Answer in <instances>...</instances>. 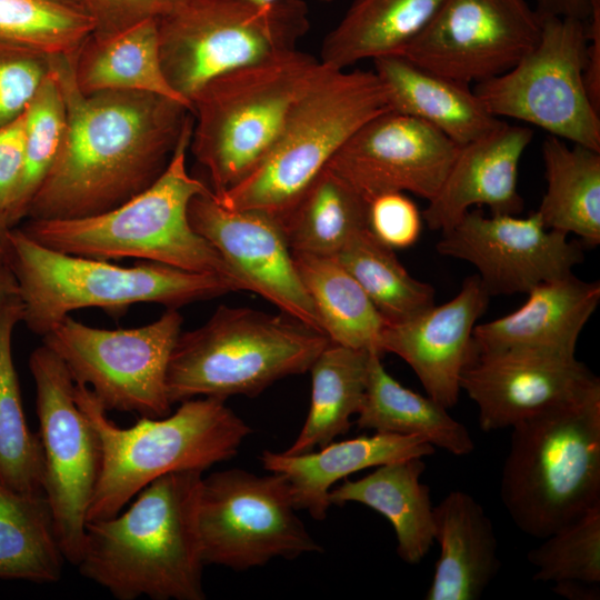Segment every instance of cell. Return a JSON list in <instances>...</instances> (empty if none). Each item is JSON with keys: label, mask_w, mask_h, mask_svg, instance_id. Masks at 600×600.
Wrapping results in <instances>:
<instances>
[{"label": "cell", "mask_w": 600, "mask_h": 600, "mask_svg": "<svg viewBox=\"0 0 600 600\" xmlns=\"http://www.w3.org/2000/svg\"><path fill=\"white\" fill-rule=\"evenodd\" d=\"M309 29L303 0H184L158 19L162 69L190 103L209 80L297 49Z\"/></svg>", "instance_id": "obj_10"}, {"label": "cell", "mask_w": 600, "mask_h": 600, "mask_svg": "<svg viewBox=\"0 0 600 600\" xmlns=\"http://www.w3.org/2000/svg\"><path fill=\"white\" fill-rule=\"evenodd\" d=\"M66 1H69V2H72L74 4H78V6H81L83 7V3H82V0H66ZM84 8V7H83ZM86 9V8H84Z\"/></svg>", "instance_id": "obj_50"}, {"label": "cell", "mask_w": 600, "mask_h": 600, "mask_svg": "<svg viewBox=\"0 0 600 600\" xmlns=\"http://www.w3.org/2000/svg\"><path fill=\"white\" fill-rule=\"evenodd\" d=\"M541 24L526 0H444L399 54L469 86L511 69L537 46Z\"/></svg>", "instance_id": "obj_15"}, {"label": "cell", "mask_w": 600, "mask_h": 600, "mask_svg": "<svg viewBox=\"0 0 600 600\" xmlns=\"http://www.w3.org/2000/svg\"><path fill=\"white\" fill-rule=\"evenodd\" d=\"M188 216L193 230L218 251L242 290L260 294L282 313L323 333L276 218L254 209H228L211 189L191 200Z\"/></svg>", "instance_id": "obj_18"}, {"label": "cell", "mask_w": 600, "mask_h": 600, "mask_svg": "<svg viewBox=\"0 0 600 600\" xmlns=\"http://www.w3.org/2000/svg\"><path fill=\"white\" fill-rule=\"evenodd\" d=\"M78 406L94 427L101 468L87 521L116 516L150 482L178 471H201L233 458L252 429L223 400L198 397L161 418L128 428L108 417L94 393L74 384Z\"/></svg>", "instance_id": "obj_5"}, {"label": "cell", "mask_w": 600, "mask_h": 600, "mask_svg": "<svg viewBox=\"0 0 600 600\" xmlns=\"http://www.w3.org/2000/svg\"><path fill=\"white\" fill-rule=\"evenodd\" d=\"M8 264L21 303V322L41 338L71 312L124 310L136 303L178 309L239 291L229 278L143 261L122 267L108 260L47 248L20 228L9 236Z\"/></svg>", "instance_id": "obj_4"}, {"label": "cell", "mask_w": 600, "mask_h": 600, "mask_svg": "<svg viewBox=\"0 0 600 600\" xmlns=\"http://www.w3.org/2000/svg\"><path fill=\"white\" fill-rule=\"evenodd\" d=\"M547 190L536 211L543 226L578 236L584 244L600 243V151L554 136L541 148Z\"/></svg>", "instance_id": "obj_30"}, {"label": "cell", "mask_w": 600, "mask_h": 600, "mask_svg": "<svg viewBox=\"0 0 600 600\" xmlns=\"http://www.w3.org/2000/svg\"><path fill=\"white\" fill-rule=\"evenodd\" d=\"M246 1H249V2H252V3H256V4H271V3H274L279 0H246ZM320 1H323V2H331L333 0H320Z\"/></svg>", "instance_id": "obj_49"}, {"label": "cell", "mask_w": 600, "mask_h": 600, "mask_svg": "<svg viewBox=\"0 0 600 600\" xmlns=\"http://www.w3.org/2000/svg\"><path fill=\"white\" fill-rule=\"evenodd\" d=\"M202 472L164 474L116 516L87 521L80 573L118 600H203Z\"/></svg>", "instance_id": "obj_2"}, {"label": "cell", "mask_w": 600, "mask_h": 600, "mask_svg": "<svg viewBox=\"0 0 600 600\" xmlns=\"http://www.w3.org/2000/svg\"><path fill=\"white\" fill-rule=\"evenodd\" d=\"M434 449L417 436L374 432L332 441L319 451L301 454L263 450L260 460L267 471L287 477L297 510L323 520L331 506L329 492L338 481L368 468L431 456Z\"/></svg>", "instance_id": "obj_23"}, {"label": "cell", "mask_w": 600, "mask_h": 600, "mask_svg": "<svg viewBox=\"0 0 600 600\" xmlns=\"http://www.w3.org/2000/svg\"><path fill=\"white\" fill-rule=\"evenodd\" d=\"M500 496L538 539L600 503V386L512 427Z\"/></svg>", "instance_id": "obj_6"}, {"label": "cell", "mask_w": 600, "mask_h": 600, "mask_svg": "<svg viewBox=\"0 0 600 600\" xmlns=\"http://www.w3.org/2000/svg\"><path fill=\"white\" fill-rule=\"evenodd\" d=\"M460 146L433 126L392 110L364 122L327 168L368 203L389 192L428 201L442 186Z\"/></svg>", "instance_id": "obj_17"}, {"label": "cell", "mask_w": 600, "mask_h": 600, "mask_svg": "<svg viewBox=\"0 0 600 600\" xmlns=\"http://www.w3.org/2000/svg\"><path fill=\"white\" fill-rule=\"evenodd\" d=\"M182 322L173 308L148 324L120 329L92 327L70 314L41 339L108 412L161 418L171 412L167 371Z\"/></svg>", "instance_id": "obj_11"}, {"label": "cell", "mask_w": 600, "mask_h": 600, "mask_svg": "<svg viewBox=\"0 0 600 600\" xmlns=\"http://www.w3.org/2000/svg\"><path fill=\"white\" fill-rule=\"evenodd\" d=\"M78 89L148 92L187 106L168 82L161 63L158 19H148L109 36L91 33L71 54Z\"/></svg>", "instance_id": "obj_27"}, {"label": "cell", "mask_w": 600, "mask_h": 600, "mask_svg": "<svg viewBox=\"0 0 600 600\" xmlns=\"http://www.w3.org/2000/svg\"><path fill=\"white\" fill-rule=\"evenodd\" d=\"M323 64L298 49L222 73L191 98L189 150L222 193L268 154L290 111Z\"/></svg>", "instance_id": "obj_7"}, {"label": "cell", "mask_w": 600, "mask_h": 600, "mask_svg": "<svg viewBox=\"0 0 600 600\" xmlns=\"http://www.w3.org/2000/svg\"><path fill=\"white\" fill-rule=\"evenodd\" d=\"M0 40V128L23 114L52 71V58Z\"/></svg>", "instance_id": "obj_40"}, {"label": "cell", "mask_w": 600, "mask_h": 600, "mask_svg": "<svg viewBox=\"0 0 600 600\" xmlns=\"http://www.w3.org/2000/svg\"><path fill=\"white\" fill-rule=\"evenodd\" d=\"M18 298L14 276L6 261L0 260V311Z\"/></svg>", "instance_id": "obj_47"}, {"label": "cell", "mask_w": 600, "mask_h": 600, "mask_svg": "<svg viewBox=\"0 0 600 600\" xmlns=\"http://www.w3.org/2000/svg\"><path fill=\"white\" fill-rule=\"evenodd\" d=\"M433 540L440 546L427 600L479 599L500 569L491 520L469 493L449 492L433 507Z\"/></svg>", "instance_id": "obj_24"}, {"label": "cell", "mask_w": 600, "mask_h": 600, "mask_svg": "<svg viewBox=\"0 0 600 600\" xmlns=\"http://www.w3.org/2000/svg\"><path fill=\"white\" fill-rule=\"evenodd\" d=\"M19 298L0 311V483L44 494V463L38 433L30 430L13 361L12 340L21 322Z\"/></svg>", "instance_id": "obj_35"}, {"label": "cell", "mask_w": 600, "mask_h": 600, "mask_svg": "<svg viewBox=\"0 0 600 600\" xmlns=\"http://www.w3.org/2000/svg\"><path fill=\"white\" fill-rule=\"evenodd\" d=\"M296 511L283 473L232 468L202 478L198 526L204 564L243 571L274 558L321 552Z\"/></svg>", "instance_id": "obj_13"}, {"label": "cell", "mask_w": 600, "mask_h": 600, "mask_svg": "<svg viewBox=\"0 0 600 600\" xmlns=\"http://www.w3.org/2000/svg\"><path fill=\"white\" fill-rule=\"evenodd\" d=\"M444 0H353L323 38L319 60L346 69L361 60L399 54Z\"/></svg>", "instance_id": "obj_28"}, {"label": "cell", "mask_w": 600, "mask_h": 600, "mask_svg": "<svg viewBox=\"0 0 600 600\" xmlns=\"http://www.w3.org/2000/svg\"><path fill=\"white\" fill-rule=\"evenodd\" d=\"M66 127V103L52 69L24 111V162L8 217L11 228L26 219L33 197L58 157Z\"/></svg>", "instance_id": "obj_38"}, {"label": "cell", "mask_w": 600, "mask_h": 600, "mask_svg": "<svg viewBox=\"0 0 600 600\" xmlns=\"http://www.w3.org/2000/svg\"><path fill=\"white\" fill-rule=\"evenodd\" d=\"M594 0H537L540 17H564L587 21Z\"/></svg>", "instance_id": "obj_45"}, {"label": "cell", "mask_w": 600, "mask_h": 600, "mask_svg": "<svg viewBox=\"0 0 600 600\" xmlns=\"http://www.w3.org/2000/svg\"><path fill=\"white\" fill-rule=\"evenodd\" d=\"M489 297L478 274L468 277L448 302L387 323L380 338L381 352L404 360L431 399L446 409L453 407L461 391V374L473 356V329Z\"/></svg>", "instance_id": "obj_20"}, {"label": "cell", "mask_w": 600, "mask_h": 600, "mask_svg": "<svg viewBox=\"0 0 600 600\" xmlns=\"http://www.w3.org/2000/svg\"><path fill=\"white\" fill-rule=\"evenodd\" d=\"M533 131L502 122L493 131L460 146L438 193L421 213L431 230L453 228L472 206L491 214H519L518 167Z\"/></svg>", "instance_id": "obj_21"}, {"label": "cell", "mask_w": 600, "mask_h": 600, "mask_svg": "<svg viewBox=\"0 0 600 600\" xmlns=\"http://www.w3.org/2000/svg\"><path fill=\"white\" fill-rule=\"evenodd\" d=\"M66 561L47 497L0 483V579L53 583Z\"/></svg>", "instance_id": "obj_33"}, {"label": "cell", "mask_w": 600, "mask_h": 600, "mask_svg": "<svg viewBox=\"0 0 600 600\" xmlns=\"http://www.w3.org/2000/svg\"><path fill=\"white\" fill-rule=\"evenodd\" d=\"M513 312L476 324L473 352L527 350L576 356L579 336L600 301V283L573 273L540 283Z\"/></svg>", "instance_id": "obj_22"}, {"label": "cell", "mask_w": 600, "mask_h": 600, "mask_svg": "<svg viewBox=\"0 0 600 600\" xmlns=\"http://www.w3.org/2000/svg\"><path fill=\"white\" fill-rule=\"evenodd\" d=\"M598 386L599 378L576 356L527 350L473 352L460 379L486 432L512 428Z\"/></svg>", "instance_id": "obj_19"}, {"label": "cell", "mask_w": 600, "mask_h": 600, "mask_svg": "<svg viewBox=\"0 0 600 600\" xmlns=\"http://www.w3.org/2000/svg\"><path fill=\"white\" fill-rule=\"evenodd\" d=\"M44 463L43 491L67 562L80 561L89 507L101 468L98 433L80 409L62 360L46 344L29 357Z\"/></svg>", "instance_id": "obj_14"}, {"label": "cell", "mask_w": 600, "mask_h": 600, "mask_svg": "<svg viewBox=\"0 0 600 600\" xmlns=\"http://www.w3.org/2000/svg\"><path fill=\"white\" fill-rule=\"evenodd\" d=\"M184 0H82L94 21L93 34L109 36L148 19H159Z\"/></svg>", "instance_id": "obj_42"}, {"label": "cell", "mask_w": 600, "mask_h": 600, "mask_svg": "<svg viewBox=\"0 0 600 600\" xmlns=\"http://www.w3.org/2000/svg\"><path fill=\"white\" fill-rule=\"evenodd\" d=\"M94 31L88 11L66 0H0V40L69 56Z\"/></svg>", "instance_id": "obj_37"}, {"label": "cell", "mask_w": 600, "mask_h": 600, "mask_svg": "<svg viewBox=\"0 0 600 600\" xmlns=\"http://www.w3.org/2000/svg\"><path fill=\"white\" fill-rule=\"evenodd\" d=\"M389 110L422 120L458 146L476 140L502 124L468 84L423 69L400 54L372 60Z\"/></svg>", "instance_id": "obj_25"}, {"label": "cell", "mask_w": 600, "mask_h": 600, "mask_svg": "<svg viewBox=\"0 0 600 600\" xmlns=\"http://www.w3.org/2000/svg\"><path fill=\"white\" fill-rule=\"evenodd\" d=\"M329 338L288 314L219 306L200 327L180 332L168 371L173 403L210 397H257L289 376L309 371Z\"/></svg>", "instance_id": "obj_8"}, {"label": "cell", "mask_w": 600, "mask_h": 600, "mask_svg": "<svg viewBox=\"0 0 600 600\" xmlns=\"http://www.w3.org/2000/svg\"><path fill=\"white\" fill-rule=\"evenodd\" d=\"M292 252L334 257L368 228V202L326 168L281 222Z\"/></svg>", "instance_id": "obj_34"}, {"label": "cell", "mask_w": 600, "mask_h": 600, "mask_svg": "<svg viewBox=\"0 0 600 600\" xmlns=\"http://www.w3.org/2000/svg\"><path fill=\"white\" fill-rule=\"evenodd\" d=\"M191 130L192 114L162 174L126 202L82 218L27 219L20 229L38 243L60 252L108 261L136 258L217 273L242 291L222 257L189 221L191 200L210 190L187 168Z\"/></svg>", "instance_id": "obj_3"}, {"label": "cell", "mask_w": 600, "mask_h": 600, "mask_svg": "<svg viewBox=\"0 0 600 600\" xmlns=\"http://www.w3.org/2000/svg\"><path fill=\"white\" fill-rule=\"evenodd\" d=\"M537 46L511 69L473 89L494 117L534 124L600 151V117L584 86L586 21L541 17Z\"/></svg>", "instance_id": "obj_12"}, {"label": "cell", "mask_w": 600, "mask_h": 600, "mask_svg": "<svg viewBox=\"0 0 600 600\" xmlns=\"http://www.w3.org/2000/svg\"><path fill=\"white\" fill-rule=\"evenodd\" d=\"M437 251L470 262L490 296L528 293L563 278L583 261L580 243L543 226L537 212L526 218L469 210L442 233Z\"/></svg>", "instance_id": "obj_16"}, {"label": "cell", "mask_w": 600, "mask_h": 600, "mask_svg": "<svg viewBox=\"0 0 600 600\" xmlns=\"http://www.w3.org/2000/svg\"><path fill=\"white\" fill-rule=\"evenodd\" d=\"M424 470L422 458L381 464L358 480L344 479L330 490L329 501L357 502L382 514L393 527L400 559L417 564L434 541L430 489L421 482Z\"/></svg>", "instance_id": "obj_26"}, {"label": "cell", "mask_w": 600, "mask_h": 600, "mask_svg": "<svg viewBox=\"0 0 600 600\" xmlns=\"http://www.w3.org/2000/svg\"><path fill=\"white\" fill-rule=\"evenodd\" d=\"M11 227L6 219L0 216V260L8 263L9 258V236Z\"/></svg>", "instance_id": "obj_48"}, {"label": "cell", "mask_w": 600, "mask_h": 600, "mask_svg": "<svg viewBox=\"0 0 600 600\" xmlns=\"http://www.w3.org/2000/svg\"><path fill=\"white\" fill-rule=\"evenodd\" d=\"M334 258L348 270L387 321L408 320L434 306L436 290L400 263L393 249L364 228Z\"/></svg>", "instance_id": "obj_36"}, {"label": "cell", "mask_w": 600, "mask_h": 600, "mask_svg": "<svg viewBox=\"0 0 600 600\" xmlns=\"http://www.w3.org/2000/svg\"><path fill=\"white\" fill-rule=\"evenodd\" d=\"M292 256L330 342L383 356L380 338L387 321L348 270L334 257Z\"/></svg>", "instance_id": "obj_31"}, {"label": "cell", "mask_w": 600, "mask_h": 600, "mask_svg": "<svg viewBox=\"0 0 600 600\" xmlns=\"http://www.w3.org/2000/svg\"><path fill=\"white\" fill-rule=\"evenodd\" d=\"M587 47L583 80L593 107L600 112V0H594L586 21Z\"/></svg>", "instance_id": "obj_44"}, {"label": "cell", "mask_w": 600, "mask_h": 600, "mask_svg": "<svg viewBox=\"0 0 600 600\" xmlns=\"http://www.w3.org/2000/svg\"><path fill=\"white\" fill-rule=\"evenodd\" d=\"M52 69L64 99L67 127L24 220L82 218L126 202L162 174L191 119L187 106L154 93H82L71 54L54 56Z\"/></svg>", "instance_id": "obj_1"}, {"label": "cell", "mask_w": 600, "mask_h": 600, "mask_svg": "<svg viewBox=\"0 0 600 600\" xmlns=\"http://www.w3.org/2000/svg\"><path fill=\"white\" fill-rule=\"evenodd\" d=\"M552 590L570 600H598L600 598L599 584L568 581L554 583Z\"/></svg>", "instance_id": "obj_46"}, {"label": "cell", "mask_w": 600, "mask_h": 600, "mask_svg": "<svg viewBox=\"0 0 600 600\" xmlns=\"http://www.w3.org/2000/svg\"><path fill=\"white\" fill-rule=\"evenodd\" d=\"M381 358L374 351L370 354L364 398L357 413L358 428L417 436L458 457L472 453L474 442L464 424L429 396L403 387L388 373Z\"/></svg>", "instance_id": "obj_29"}, {"label": "cell", "mask_w": 600, "mask_h": 600, "mask_svg": "<svg viewBox=\"0 0 600 600\" xmlns=\"http://www.w3.org/2000/svg\"><path fill=\"white\" fill-rule=\"evenodd\" d=\"M23 162L24 112L0 128V216L7 223L21 181Z\"/></svg>", "instance_id": "obj_43"}, {"label": "cell", "mask_w": 600, "mask_h": 600, "mask_svg": "<svg viewBox=\"0 0 600 600\" xmlns=\"http://www.w3.org/2000/svg\"><path fill=\"white\" fill-rule=\"evenodd\" d=\"M422 214L403 192H389L368 203V228L391 249L411 247L420 237Z\"/></svg>", "instance_id": "obj_41"}, {"label": "cell", "mask_w": 600, "mask_h": 600, "mask_svg": "<svg viewBox=\"0 0 600 600\" xmlns=\"http://www.w3.org/2000/svg\"><path fill=\"white\" fill-rule=\"evenodd\" d=\"M387 110L386 92L374 71L324 66L293 106L263 160L229 190L212 193L228 209L260 210L281 224L347 140Z\"/></svg>", "instance_id": "obj_9"}, {"label": "cell", "mask_w": 600, "mask_h": 600, "mask_svg": "<svg viewBox=\"0 0 600 600\" xmlns=\"http://www.w3.org/2000/svg\"><path fill=\"white\" fill-rule=\"evenodd\" d=\"M534 581L600 583V503L528 553Z\"/></svg>", "instance_id": "obj_39"}, {"label": "cell", "mask_w": 600, "mask_h": 600, "mask_svg": "<svg viewBox=\"0 0 600 600\" xmlns=\"http://www.w3.org/2000/svg\"><path fill=\"white\" fill-rule=\"evenodd\" d=\"M371 352L333 342L323 348L309 369L312 388L307 419L284 453L311 452L350 430L351 417L364 398Z\"/></svg>", "instance_id": "obj_32"}]
</instances>
